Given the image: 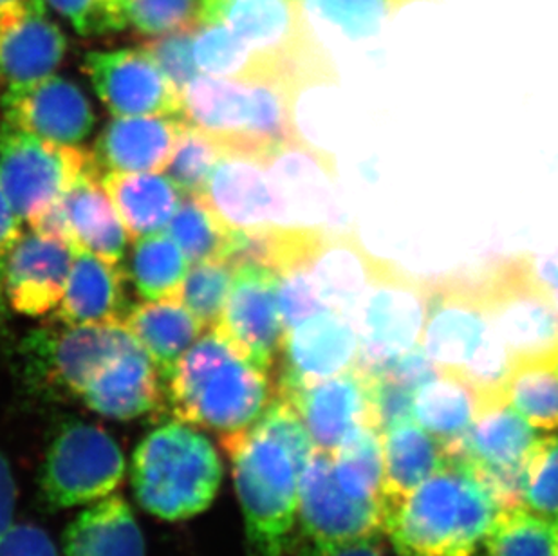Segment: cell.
Returning <instances> with one entry per match:
<instances>
[{"instance_id":"obj_29","label":"cell","mask_w":558,"mask_h":556,"mask_svg":"<svg viewBox=\"0 0 558 556\" xmlns=\"http://www.w3.org/2000/svg\"><path fill=\"white\" fill-rule=\"evenodd\" d=\"M101 186L134 241L161 233L183 201L174 181L158 172H107Z\"/></svg>"},{"instance_id":"obj_45","label":"cell","mask_w":558,"mask_h":556,"mask_svg":"<svg viewBox=\"0 0 558 556\" xmlns=\"http://www.w3.org/2000/svg\"><path fill=\"white\" fill-rule=\"evenodd\" d=\"M143 49L158 63L180 95L190 80L199 74L194 60V29L159 35L148 40Z\"/></svg>"},{"instance_id":"obj_47","label":"cell","mask_w":558,"mask_h":556,"mask_svg":"<svg viewBox=\"0 0 558 556\" xmlns=\"http://www.w3.org/2000/svg\"><path fill=\"white\" fill-rule=\"evenodd\" d=\"M299 556H384L379 552L376 536L343 542L311 541L302 536Z\"/></svg>"},{"instance_id":"obj_27","label":"cell","mask_w":558,"mask_h":556,"mask_svg":"<svg viewBox=\"0 0 558 556\" xmlns=\"http://www.w3.org/2000/svg\"><path fill=\"white\" fill-rule=\"evenodd\" d=\"M68 40L48 13L0 15V82L24 84L53 74Z\"/></svg>"},{"instance_id":"obj_2","label":"cell","mask_w":558,"mask_h":556,"mask_svg":"<svg viewBox=\"0 0 558 556\" xmlns=\"http://www.w3.org/2000/svg\"><path fill=\"white\" fill-rule=\"evenodd\" d=\"M500 509L477 473L448 456L385 519V533L398 556H470L485 541Z\"/></svg>"},{"instance_id":"obj_13","label":"cell","mask_w":558,"mask_h":556,"mask_svg":"<svg viewBox=\"0 0 558 556\" xmlns=\"http://www.w3.org/2000/svg\"><path fill=\"white\" fill-rule=\"evenodd\" d=\"M537 439V431L505 396H492L481 399L474 423L458 443L448 446L447 454L477 473L500 508H510L522 506V467Z\"/></svg>"},{"instance_id":"obj_24","label":"cell","mask_w":558,"mask_h":556,"mask_svg":"<svg viewBox=\"0 0 558 556\" xmlns=\"http://www.w3.org/2000/svg\"><path fill=\"white\" fill-rule=\"evenodd\" d=\"M183 123L178 116H118L96 142V165L107 172H161Z\"/></svg>"},{"instance_id":"obj_7","label":"cell","mask_w":558,"mask_h":556,"mask_svg":"<svg viewBox=\"0 0 558 556\" xmlns=\"http://www.w3.org/2000/svg\"><path fill=\"white\" fill-rule=\"evenodd\" d=\"M222 22L252 51L264 76L301 96L337 82V69L299 0H203L201 24Z\"/></svg>"},{"instance_id":"obj_38","label":"cell","mask_w":558,"mask_h":556,"mask_svg":"<svg viewBox=\"0 0 558 556\" xmlns=\"http://www.w3.org/2000/svg\"><path fill=\"white\" fill-rule=\"evenodd\" d=\"M167 230L190 264L221 258L232 235L203 195H185Z\"/></svg>"},{"instance_id":"obj_34","label":"cell","mask_w":558,"mask_h":556,"mask_svg":"<svg viewBox=\"0 0 558 556\" xmlns=\"http://www.w3.org/2000/svg\"><path fill=\"white\" fill-rule=\"evenodd\" d=\"M189 269V258L169 233L136 239L129 274L137 294L148 302L180 299Z\"/></svg>"},{"instance_id":"obj_14","label":"cell","mask_w":558,"mask_h":556,"mask_svg":"<svg viewBox=\"0 0 558 556\" xmlns=\"http://www.w3.org/2000/svg\"><path fill=\"white\" fill-rule=\"evenodd\" d=\"M296 522L311 541L371 539L385 531L379 500L354 499L338 483L332 459L316 448L302 468Z\"/></svg>"},{"instance_id":"obj_25","label":"cell","mask_w":558,"mask_h":556,"mask_svg":"<svg viewBox=\"0 0 558 556\" xmlns=\"http://www.w3.org/2000/svg\"><path fill=\"white\" fill-rule=\"evenodd\" d=\"M118 264L74 250L73 266L54 318L65 326L123 324L126 311L125 277Z\"/></svg>"},{"instance_id":"obj_22","label":"cell","mask_w":558,"mask_h":556,"mask_svg":"<svg viewBox=\"0 0 558 556\" xmlns=\"http://www.w3.org/2000/svg\"><path fill=\"white\" fill-rule=\"evenodd\" d=\"M74 250L57 237L33 230L11 247L4 263L5 297L11 307L27 316L48 315L62 300Z\"/></svg>"},{"instance_id":"obj_30","label":"cell","mask_w":558,"mask_h":556,"mask_svg":"<svg viewBox=\"0 0 558 556\" xmlns=\"http://www.w3.org/2000/svg\"><path fill=\"white\" fill-rule=\"evenodd\" d=\"M123 327L147 352L165 384L186 349L206 331L180 300H158L131 307Z\"/></svg>"},{"instance_id":"obj_48","label":"cell","mask_w":558,"mask_h":556,"mask_svg":"<svg viewBox=\"0 0 558 556\" xmlns=\"http://www.w3.org/2000/svg\"><path fill=\"white\" fill-rule=\"evenodd\" d=\"M19 239H21V217L16 216L5 195L4 186L0 183V280L4 274L5 257Z\"/></svg>"},{"instance_id":"obj_20","label":"cell","mask_w":558,"mask_h":556,"mask_svg":"<svg viewBox=\"0 0 558 556\" xmlns=\"http://www.w3.org/2000/svg\"><path fill=\"white\" fill-rule=\"evenodd\" d=\"M279 358V392L315 384L359 365V335L342 313L318 311L286 329Z\"/></svg>"},{"instance_id":"obj_6","label":"cell","mask_w":558,"mask_h":556,"mask_svg":"<svg viewBox=\"0 0 558 556\" xmlns=\"http://www.w3.org/2000/svg\"><path fill=\"white\" fill-rule=\"evenodd\" d=\"M222 475L214 443L183 421L148 432L132 454L131 484L137 504L167 522L194 519L210 508Z\"/></svg>"},{"instance_id":"obj_40","label":"cell","mask_w":558,"mask_h":556,"mask_svg":"<svg viewBox=\"0 0 558 556\" xmlns=\"http://www.w3.org/2000/svg\"><path fill=\"white\" fill-rule=\"evenodd\" d=\"M233 278L235 269L222 258L190 264L178 300L195 316V321L210 329L225 310Z\"/></svg>"},{"instance_id":"obj_5","label":"cell","mask_w":558,"mask_h":556,"mask_svg":"<svg viewBox=\"0 0 558 556\" xmlns=\"http://www.w3.org/2000/svg\"><path fill=\"white\" fill-rule=\"evenodd\" d=\"M425 286L427 316L420 347L428 360L464 376L481 398L505 396L513 356L492 326L474 271L425 278Z\"/></svg>"},{"instance_id":"obj_33","label":"cell","mask_w":558,"mask_h":556,"mask_svg":"<svg viewBox=\"0 0 558 556\" xmlns=\"http://www.w3.org/2000/svg\"><path fill=\"white\" fill-rule=\"evenodd\" d=\"M505 398L535 431H558V368L555 356L515 358Z\"/></svg>"},{"instance_id":"obj_42","label":"cell","mask_w":558,"mask_h":556,"mask_svg":"<svg viewBox=\"0 0 558 556\" xmlns=\"http://www.w3.org/2000/svg\"><path fill=\"white\" fill-rule=\"evenodd\" d=\"M521 504L558 522V434L538 437L522 467Z\"/></svg>"},{"instance_id":"obj_52","label":"cell","mask_w":558,"mask_h":556,"mask_svg":"<svg viewBox=\"0 0 558 556\" xmlns=\"http://www.w3.org/2000/svg\"><path fill=\"white\" fill-rule=\"evenodd\" d=\"M555 363H557V368H558V351L555 352Z\"/></svg>"},{"instance_id":"obj_18","label":"cell","mask_w":558,"mask_h":556,"mask_svg":"<svg viewBox=\"0 0 558 556\" xmlns=\"http://www.w3.org/2000/svg\"><path fill=\"white\" fill-rule=\"evenodd\" d=\"M85 69L101 104L114 116H178L181 95L145 49L95 51Z\"/></svg>"},{"instance_id":"obj_31","label":"cell","mask_w":558,"mask_h":556,"mask_svg":"<svg viewBox=\"0 0 558 556\" xmlns=\"http://www.w3.org/2000/svg\"><path fill=\"white\" fill-rule=\"evenodd\" d=\"M481 399V394L464 376L437 368L412 394V418L448 448L474 423Z\"/></svg>"},{"instance_id":"obj_19","label":"cell","mask_w":558,"mask_h":556,"mask_svg":"<svg viewBox=\"0 0 558 556\" xmlns=\"http://www.w3.org/2000/svg\"><path fill=\"white\" fill-rule=\"evenodd\" d=\"M5 123L33 136L62 145H76L95 125L90 104L78 85L62 76L13 84L2 96Z\"/></svg>"},{"instance_id":"obj_51","label":"cell","mask_w":558,"mask_h":556,"mask_svg":"<svg viewBox=\"0 0 558 556\" xmlns=\"http://www.w3.org/2000/svg\"><path fill=\"white\" fill-rule=\"evenodd\" d=\"M22 11L46 13V2L44 0H0V15L22 13Z\"/></svg>"},{"instance_id":"obj_50","label":"cell","mask_w":558,"mask_h":556,"mask_svg":"<svg viewBox=\"0 0 558 556\" xmlns=\"http://www.w3.org/2000/svg\"><path fill=\"white\" fill-rule=\"evenodd\" d=\"M535 269L554 302L555 310L558 311V250L541 258V263H535Z\"/></svg>"},{"instance_id":"obj_26","label":"cell","mask_w":558,"mask_h":556,"mask_svg":"<svg viewBox=\"0 0 558 556\" xmlns=\"http://www.w3.org/2000/svg\"><path fill=\"white\" fill-rule=\"evenodd\" d=\"M384 446V481L381 508L387 519L401 503L420 488L442 462L447 448L430 436L414 418L395 421L381 428Z\"/></svg>"},{"instance_id":"obj_41","label":"cell","mask_w":558,"mask_h":556,"mask_svg":"<svg viewBox=\"0 0 558 556\" xmlns=\"http://www.w3.org/2000/svg\"><path fill=\"white\" fill-rule=\"evenodd\" d=\"M221 154V145L214 137L185 121L167 165L170 179L183 194L201 195Z\"/></svg>"},{"instance_id":"obj_28","label":"cell","mask_w":558,"mask_h":556,"mask_svg":"<svg viewBox=\"0 0 558 556\" xmlns=\"http://www.w3.org/2000/svg\"><path fill=\"white\" fill-rule=\"evenodd\" d=\"M63 556H145L136 515L120 495L96 500L76 515L62 536Z\"/></svg>"},{"instance_id":"obj_36","label":"cell","mask_w":558,"mask_h":556,"mask_svg":"<svg viewBox=\"0 0 558 556\" xmlns=\"http://www.w3.org/2000/svg\"><path fill=\"white\" fill-rule=\"evenodd\" d=\"M485 547L488 556H558V522L524 506L502 508Z\"/></svg>"},{"instance_id":"obj_32","label":"cell","mask_w":558,"mask_h":556,"mask_svg":"<svg viewBox=\"0 0 558 556\" xmlns=\"http://www.w3.org/2000/svg\"><path fill=\"white\" fill-rule=\"evenodd\" d=\"M374 255L349 231H329L326 244L306 269L326 310L351 316L369 282Z\"/></svg>"},{"instance_id":"obj_4","label":"cell","mask_w":558,"mask_h":556,"mask_svg":"<svg viewBox=\"0 0 558 556\" xmlns=\"http://www.w3.org/2000/svg\"><path fill=\"white\" fill-rule=\"evenodd\" d=\"M268 374L206 329L180 358L169 382L178 421L221 436L244 431L274 401Z\"/></svg>"},{"instance_id":"obj_15","label":"cell","mask_w":558,"mask_h":556,"mask_svg":"<svg viewBox=\"0 0 558 556\" xmlns=\"http://www.w3.org/2000/svg\"><path fill=\"white\" fill-rule=\"evenodd\" d=\"M277 286L279 278L268 269H235L227 304L214 326L239 354L266 373L279 360L286 335Z\"/></svg>"},{"instance_id":"obj_3","label":"cell","mask_w":558,"mask_h":556,"mask_svg":"<svg viewBox=\"0 0 558 556\" xmlns=\"http://www.w3.org/2000/svg\"><path fill=\"white\" fill-rule=\"evenodd\" d=\"M299 95L271 80L217 78L197 74L181 90V118L206 132L222 153L268 161L304 145L296 126Z\"/></svg>"},{"instance_id":"obj_16","label":"cell","mask_w":558,"mask_h":556,"mask_svg":"<svg viewBox=\"0 0 558 556\" xmlns=\"http://www.w3.org/2000/svg\"><path fill=\"white\" fill-rule=\"evenodd\" d=\"M301 415L316 448L335 450L359 426L376 421L373 374L362 365L315 384L280 390Z\"/></svg>"},{"instance_id":"obj_37","label":"cell","mask_w":558,"mask_h":556,"mask_svg":"<svg viewBox=\"0 0 558 556\" xmlns=\"http://www.w3.org/2000/svg\"><path fill=\"white\" fill-rule=\"evenodd\" d=\"M197 71L217 78L268 80L246 44L222 22H203L194 29Z\"/></svg>"},{"instance_id":"obj_43","label":"cell","mask_w":558,"mask_h":556,"mask_svg":"<svg viewBox=\"0 0 558 556\" xmlns=\"http://www.w3.org/2000/svg\"><path fill=\"white\" fill-rule=\"evenodd\" d=\"M129 26L150 37L195 29L203 0H125Z\"/></svg>"},{"instance_id":"obj_23","label":"cell","mask_w":558,"mask_h":556,"mask_svg":"<svg viewBox=\"0 0 558 556\" xmlns=\"http://www.w3.org/2000/svg\"><path fill=\"white\" fill-rule=\"evenodd\" d=\"M80 399L104 418L132 421L163 404L161 378L136 340L90 379Z\"/></svg>"},{"instance_id":"obj_9","label":"cell","mask_w":558,"mask_h":556,"mask_svg":"<svg viewBox=\"0 0 558 556\" xmlns=\"http://www.w3.org/2000/svg\"><path fill=\"white\" fill-rule=\"evenodd\" d=\"M425 316V278L407 274L390 261L374 258L369 282L349 316L359 335V365L376 371L420 347Z\"/></svg>"},{"instance_id":"obj_39","label":"cell","mask_w":558,"mask_h":556,"mask_svg":"<svg viewBox=\"0 0 558 556\" xmlns=\"http://www.w3.org/2000/svg\"><path fill=\"white\" fill-rule=\"evenodd\" d=\"M302 10L313 13L349 40H365L381 32L390 16L414 0H299Z\"/></svg>"},{"instance_id":"obj_21","label":"cell","mask_w":558,"mask_h":556,"mask_svg":"<svg viewBox=\"0 0 558 556\" xmlns=\"http://www.w3.org/2000/svg\"><path fill=\"white\" fill-rule=\"evenodd\" d=\"M201 195L230 230L286 222L279 186L266 164L252 156L222 153Z\"/></svg>"},{"instance_id":"obj_8","label":"cell","mask_w":558,"mask_h":556,"mask_svg":"<svg viewBox=\"0 0 558 556\" xmlns=\"http://www.w3.org/2000/svg\"><path fill=\"white\" fill-rule=\"evenodd\" d=\"M481 297L513 360L555 356L558 351V311L544 288L535 258L511 255L474 269Z\"/></svg>"},{"instance_id":"obj_1","label":"cell","mask_w":558,"mask_h":556,"mask_svg":"<svg viewBox=\"0 0 558 556\" xmlns=\"http://www.w3.org/2000/svg\"><path fill=\"white\" fill-rule=\"evenodd\" d=\"M243 508L246 556H284L296 525L302 468L316 450L301 415L274 398L252 426L221 436Z\"/></svg>"},{"instance_id":"obj_46","label":"cell","mask_w":558,"mask_h":556,"mask_svg":"<svg viewBox=\"0 0 558 556\" xmlns=\"http://www.w3.org/2000/svg\"><path fill=\"white\" fill-rule=\"evenodd\" d=\"M0 556H59V552L43 528L10 522L0 531Z\"/></svg>"},{"instance_id":"obj_11","label":"cell","mask_w":558,"mask_h":556,"mask_svg":"<svg viewBox=\"0 0 558 556\" xmlns=\"http://www.w3.org/2000/svg\"><path fill=\"white\" fill-rule=\"evenodd\" d=\"M89 170H100L93 153L8 123L0 131V183L21 221L33 225Z\"/></svg>"},{"instance_id":"obj_17","label":"cell","mask_w":558,"mask_h":556,"mask_svg":"<svg viewBox=\"0 0 558 556\" xmlns=\"http://www.w3.org/2000/svg\"><path fill=\"white\" fill-rule=\"evenodd\" d=\"M29 226L107 263L120 266L125 255V226L106 189L98 183V170L80 176L62 200Z\"/></svg>"},{"instance_id":"obj_44","label":"cell","mask_w":558,"mask_h":556,"mask_svg":"<svg viewBox=\"0 0 558 556\" xmlns=\"http://www.w3.org/2000/svg\"><path fill=\"white\" fill-rule=\"evenodd\" d=\"M84 37H106L129 26L125 0H44Z\"/></svg>"},{"instance_id":"obj_12","label":"cell","mask_w":558,"mask_h":556,"mask_svg":"<svg viewBox=\"0 0 558 556\" xmlns=\"http://www.w3.org/2000/svg\"><path fill=\"white\" fill-rule=\"evenodd\" d=\"M132 341L123 324L37 329L22 341L27 382L40 392L80 398L90 379Z\"/></svg>"},{"instance_id":"obj_10","label":"cell","mask_w":558,"mask_h":556,"mask_svg":"<svg viewBox=\"0 0 558 556\" xmlns=\"http://www.w3.org/2000/svg\"><path fill=\"white\" fill-rule=\"evenodd\" d=\"M125 457L101 426L68 421L44 454L38 494L49 509H68L106 499L122 486Z\"/></svg>"},{"instance_id":"obj_35","label":"cell","mask_w":558,"mask_h":556,"mask_svg":"<svg viewBox=\"0 0 558 556\" xmlns=\"http://www.w3.org/2000/svg\"><path fill=\"white\" fill-rule=\"evenodd\" d=\"M329 456L338 483L351 497L381 503L384 446L378 425L359 426Z\"/></svg>"},{"instance_id":"obj_49","label":"cell","mask_w":558,"mask_h":556,"mask_svg":"<svg viewBox=\"0 0 558 556\" xmlns=\"http://www.w3.org/2000/svg\"><path fill=\"white\" fill-rule=\"evenodd\" d=\"M16 506V483L10 461L0 451V531L13 520Z\"/></svg>"}]
</instances>
